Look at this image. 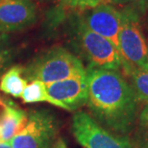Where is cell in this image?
I'll return each instance as SVG.
<instances>
[{
    "mask_svg": "<svg viewBox=\"0 0 148 148\" xmlns=\"http://www.w3.org/2000/svg\"><path fill=\"white\" fill-rule=\"evenodd\" d=\"M6 112V103H5V99L0 97V126H1V122L3 120V117H4Z\"/></svg>",
    "mask_w": 148,
    "mask_h": 148,
    "instance_id": "cell-19",
    "label": "cell"
},
{
    "mask_svg": "<svg viewBox=\"0 0 148 148\" xmlns=\"http://www.w3.org/2000/svg\"><path fill=\"white\" fill-rule=\"evenodd\" d=\"M27 112L25 127L10 140L12 148H53L59 133L56 115L46 109H33Z\"/></svg>",
    "mask_w": 148,
    "mask_h": 148,
    "instance_id": "cell-5",
    "label": "cell"
},
{
    "mask_svg": "<svg viewBox=\"0 0 148 148\" xmlns=\"http://www.w3.org/2000/svg\"><path fill=\"white\" fill-rule=\"evenodd\" d=\"M121 14L122 18L117 46L121 67L148 69V44L140 22L138 12L126 7L121 11Z\"/></svg>",
    "mask_w": 148,
    "mask_h": 148,
    "instance_id": "cell-4",
    "label": "cell"
},
{
    "mask_svg": "<svg viewBox=\"0 0 148 148\" xmlns=\"http://www.w3.org/2000/svg\"><path fill=\"white\" fill-rule=\"evenodd\" d=\"M71 42L88 63V67L120 71L121 60L117 48L107 38L90 30L80 17L73 24Z\"/></svg>",
    "mask_w": 148,
    "mask_h": 148,
    "instance_id": "cell-3",
    "label": "cell"
},
{
    "mask_svg": "<svg viewBox=\"0 0 148 148\" xmlns=\"http://www.w3.org/2000/svg\"><path fill=\"white\" fill-rule=\"evenodd\" d=\"M123 4H128V7L137 12H144L148 9V0H124Z\"/></svg>",
    "mask_w": 148,
    "mask_h": 148,
    "instance_id": "cell-16",
    "label": "cell"
},
{
    "mask_svg": "<svg viewBox=\"0 0 148 148\" xmlns=\"http://www.w3.org/2000/svg\"><path fill=\"white\" fill-rule=\"evenodd\" d=\"M120 71L129 83L140 106L148 105V69L122 66Z\"/></svg>",
    "mask_w": 148,
    "mask_h": 148,
    "instance_id": "cell-11",
    "label": "cell"
},
{
    "mask_svg": "<svg viewBox=\"0 0 148 148\" xmlns=\"http://www.w3.org/2000/svg\"><path fill=\"white\" fill-rule=\"evenodd\" d=\"M28 85V81L23 76V66H13L6 70L0 77V91L19 98Z\"/></svg>",
    "mask_w": 148,
    "mask_h": 148,
    "instance_id": "cell-12",
    "label": "cell"
},
{
    "mask_svg": "<svg viewBox=\"0 0 148 148\" xmlns=\"http://www.w3.org/2000/svg\"><path fill=\"white\" fill-rule=\"evenodd\" d=\"M53 148H69V146L66 145V141H64L63 138H58Z\"/></svg>",
    "mask_w": 148,
    "mask_h": 148,
    "instance_id": "cell-20",
    "label": "cell"
},
{
    "mask_svg": "<svg viewBox=\"0 0 148 148\" xmlns=\"http://www.w3.org/2000/svg\"><path fill=\"white\" fill-rule=\"evenodd\" d=\"M71 131L77 143L84 148H138L129 136L109 131L83 111L73 114Z\"/></svg>",
    "mask_w": 148,
    "mask_h": 148,
    "instance_id": "cell-6",
    "label": "cell"
},
{
    "mask_svg": "<svg viewBox=\"0 0 148 148\" xmlns=\"http://www.w3.org/2000/svg\"><path fill=\"white\" fill-rule=\"evenodd\" d=\"M6 112L0 126V141L10 143L14 136L19 134L28 121V112L22 110L12 99L4 98Z\"/></svg>",
    "mask_w": 148,
    "mask_h": 148,
    "instance_id": "cell-10",
    "label": "cell"
},
{
    "mask_svg": "<svg viewBox=\"0 0 148 148\" xmlns=\"http://www.w3.org/2000/svg\"><path fill=\"white\" fill-rule=\"evenodd\" d=\"M46 90L49 104L69 112H77L88 101L87 72L84 75L47 84Z\"/></svg>",
    "mask_w": 148,
    "mask_h": 148,
    "instance_id": "cell-7",
    "label": "cell"
},
{
    "mask_svg": "<svg viewBox=\"0 0 148 148\" xmlns=\"http://www.w3.org/2000/svg\"><path fill=\"white\" fill-rule=\"evenodd\" d=\"M61 4L63 7L75 9L78 8V0H61Z\"/></svg>",
    "mask_w": 148,
    "mask_h": 148,
    "instance_id": "cell-18",
    "label": "cell"
},
{
    "mask_svg": "<svg viewBox=\"0 0 148 148\" xmlns=\"http://www.w3.org/2000/svg\"><path fill=\"white\" fill-rule=\"evenodd\" d=\"M37 20L32 0H0V32L11 33L30 27Z\"/></svg>",
    "mask_w": 148,
    "mask_h": 148,
    "instance_id": "cell-9",
    "label": "cell"
},
{
    "mask_svg": "<svg viewBox=\"0 0 148 148\" xmlns=\"http://www.w3.org/2000/svg\"><path fill=\"white\" fill-rule=\"evenodd\" d=\"M110 0H78V9H92L96 6L109 3Z\"/></svg>",
    "mask_w": 148,
    "mask_h": 148,
    "instance_id": "cell-17",
    "label": "cell"
},
{
    "mask_svg": "<svg viewBox=\"0 0 148 148\" xmlns=\"http://www.w3.org/2000/svg\"><path fill=\"white\" fill-rule=\"evenodd\" d=\"M86 72L81 59L63 46L51 47L23 67V76L27 81L38 80L45 85Z\"/></svg>",
    "mask_w": 148,
    "mask_h": 148,
    "instance_id": "cell-2",
    "label": "cell"
},
{
    "mask_svg": "<svg viewBox=\"0 0 148 148\" xmlns=\"http://www.w3.org/2000/svg\"><path fill=\"white\" fill-rule=\"evenodd\" d=\"M135 143L138 148H148V105L143 106L135 126Z\"/></svg>",
    "mask_w": 148,
    "mask_h": 148,
    "instance_id": "cell-14",
    "label": "cell"
},
{
    "mask_svg": "<svg viewBox=\"0 0 148 148\" xmlns=\"http://www.w3.org/2000/svg\"><path fill=\"white\" fill-rule=\"evenodd\" d=\"M124 0H110V2L114 3V4H123Z\"/></svg>",
    "mask_w": 148,
    "mask_h": 148,
    "instance_id": "cell-22",
    "label": "cell"
},
{
    "mask_svg": "<svg viewBox=\"0 0 148 148\" xmlns=\"http://www.w3.org/2000/svg\"><path fill=\"white\" fill-rule=\"evenodd\" d=\"M1 37H2V36H0V38H1Z\"/></svg>",
    "mask_w": 148,
    "mask_h": 148,
    "instance_id": "cell-23",
    "label": "cell"
},
{
    "mask_svg": "<svg viewBox=\"0 0 148 148\" xmlns=\"http://www.w3.org/2000/svg\"><path fill=\"white\" fill-rule=\"evenodd\" d=\"M121 18V11H118L109 3L88 9L87 13L80 17L90 30L107 38L116 48L118 46Z\"/></svg>",
    "mask_w": 148,
    "mask_h": 148,
    "instance_id": "cell-8",
    "label": "cell"
},
{
    "mask_svg": "<svg viewBox=\"0 0 148 148\" xmlns=\"http://www.w3.org/2000/svg\"><path fill=\"white\" fill-rule=\"evenodd\" d=\"M88 114L114 134L134 131L140 104L119 70L87 67Z\"/></svg>",
    "mask_w": 148,
    "mask_h": 148,
    "instance_id": "cell-1",
    "label": "cell"
},
{
    "mask_svg": "<svg viewBox=\"0 0 148 148\" xmlns=\"http://www.w3.org/2000/svg\"><path fill=\"white\" fill-rule=\"evenodd\" d=\"M0 148H12L10 143H4V141H0Z\"/></svg>",
    "mask_w": 148,
    "mask_h": 148,
    "instance_id": "cell-21",
    "label": "cell"
},
{
    "mask_svg": "<svg viewBox=\"0 0 148 148\" xmlns=\"http://www.w3.org/2000/svg\"><path fill=\"white\" fill-rule=\"evenodd\" d=\"M22 101L26 104H34L38 102L49 103V97L47 95L46 85L44 83L35 80L26 86L20 96Z\"/></svg>",
    "mask_w": 148,
    "mask_h": 148,
    "instance_id": "cell-13",
    "label": "cell"
},
{
    "mask_svg": "<svg viewBox=\"0 0 148 148\" xmlns=\"http://www.w3.org/2000/svg\"><path fill=\"white\" fill-rule=\"evenodd\" d=\"M12 50L7 44L5 36H2L0 38V75H2V72L5 69H7L12 62Z\"/></svg>",
    "mask_w": 148,
    "mask_h": 148,
    "instance_id": "cell-15",
    "label": "cell"
}]
</instances>
